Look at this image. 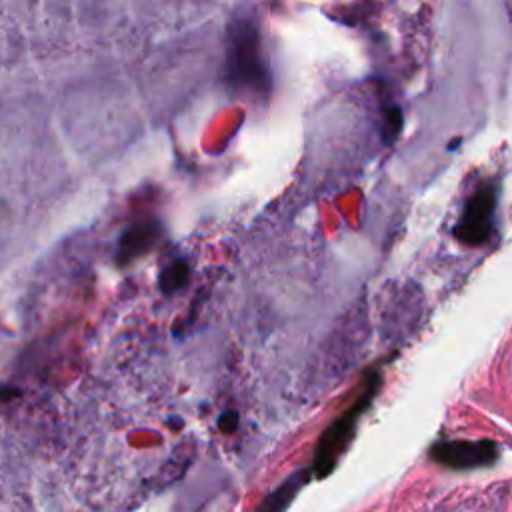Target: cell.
Instances as JSON below:
<instances>
[{"instance_id": "1", "label": "cell", "mask_w": 512, "mask_h": 512, "mask_svg": "<svg viewBox=\"0 0 512 512\" xmlns=\"http://www.w3.org/2000/svg\"><path fill=\"white\" fill-rule=\"evenodd\" d=\"M380 384V378L374 376L370 386L364 390V394L358 398V402L346 412L342 414L326 432L324 436L320 438L318 442V450H316V458H314V472L316 476H326L332 472V468L336 466L340 454L344 452V448L348 446L352 434H354V428H356V422L360 418V414L364 412V408L370 404L376 388Z\"/></svg>"}, {"instance_id": "2", "label": "cell", "mask_w": 512, "mask_h": 512, "mask_svg": "<svg viewBox=\"0 0 512 512\" xmlns=\"http://www.w3.org/2000/svg\"><path fill=\"white\" fill-rule=\"evenodd\" d=\"M494 206H496V188L492 182H484L466 200L464 210L452 234L466 246L484 244L492 232Z\"/></svg>"}, {"instance_id": "3", "label": "cell", "mask_w": 512, "mask_h": 512, "mask_svg": "<svg viewBox=\"0 0 512 512\" xmlns=\"http://www.w3.org/2000/svg\"><path fill=\"white\" fill-rule=\"evenodd\" d=\"M498 446L492 440H440L430 448V458L452 470H472L496 460Z\"/></svg>"}, {"instance_id": "4", "label": "cell", "mask_w": 512, "mask_h": 512, "mask_svg": "<svg viewBox=\"0 0 512 512\" xmlns=\"http://www.w3.org/2000/svg\"><path fill=\"white\" fill-rule=\"evenodd\" d=\"M306 480V474L298 472L292 478H288L280 488H276L260 506L258 512H284L288 508V504L292 502V498L296 496L298 488L302 486V482Z\"/></svg>"}]
</instances>
